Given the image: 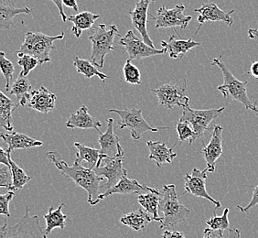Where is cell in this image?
<instances>
[{"mask_svg":"<svg viewBox=\"0 0 258 238\" xmlns=\"http://www.w3.org/2000/svg\"><path fill=\"white\" fill-rule=\"evenodd\" d=\"M160 44L166 50V53H168L171 59H179L182 58L189 50H192L197 46H200L202 43L194 41L192 39L187 40H177L175 36L171 35L169 40H162Z\"/></svg>","mask_w":258,"mask_h":238,"instance_id":"21","label":"cell"},{"mask_svg":"<svg viewBox=\"0 0 258 238\" xmlns=\"http://www.w3.org/2000/svg\"><path fill=\"white\" fill-rule=\"evenodd\" d=\"M11 154L8 149H5L3 148L0 149V163L6 164L8 166H10V155Z\"/></svg>","mask_w":258,"mask_h":238,"instance_id":"43","label":"cell"},{"mask_svg":"<svg viewBox=\"0 0 258 238\" xmlns=\"http://www.w3.org/2000/svg\"><path fill=\"white\" fill-rule=\"evenodd\" d=\"M225 107L213 109H192L190 106L183 107L179 121L189 123L196 134V139H200L209 130L210 125L224 113Z\"/></svg>","mask_w":258,"mask_h":238,"instance_id":"9","label":"cell"},{"mask_svg":"<svg viewBox=\"0 0 258 238\" xmlns=\"http://www.w3.org/2000/svg\"><path fill=\"white\" fill-rule=\"evenodd\" d=\"M99 18L100 15L98 14H94L89 11H84L76 15L71 16L68 18V20L74 24L72 31L75 37L78 39L81 37L84 30L93 29V25Z\"/></svg>","mask_w":258,"mask_h":238,"instance_id":"25","label":"cell"},{"mask_svg":"<svg viewBox=\"0 0 258 238\" xmlns=\"http://www.w3.org/2000/svg\"><path fill=\"white\" fill-rule=\"evenodd\" d=\"M53 3H54L56 7L58 8V10H59V12H60V17H61V20L63 22H66L67 20H68V18L66 17V14H65L64 10H63V3H62V1L63 0H51Z\"/></svg>","mask_w":258,"mask_h":238,"instance_id":"46","label":"cell"},{"mask_svg":"<svg viewBox=\"0 0 258 238\" xmlns=\"http://www.w3.org/2000/svg\"><path fill=\"white\" fill-rule=\"evenodd\" d=\"M17 107L14 101L0 92V125L9 132H14L12 113Z\"/></svg>","mask_w":258,"mask_h":238,"instance_id":"27","label":"cell"},{"mask_svg":"<svg viewBox=\"0 0 258 238\" xmlns=\"http://www.w3.org/2000/svg\"><path fill=\"white\" fill-rule=\"evenodd\" d=\"M120 44L128 54L129 59L131 61L145 59L166 53L165 49L158 50L155 47L147 44L143 39H139L132 30H128L127 33L120 39Z\"/></svg>","mask_w":258,"mask_h":238,"instance_id":"11","label":"cell"},{"mask_svg":"<svg viewBox=\"0 0 258 238\" xmlns=\"http://www.w3.org/2000/svg\"><path fill=\"white\" fill-rule=\"evenodd\" d=\"M119 34L117 26L99 24L92 29L89 40L92 44V63L98 68H103L105 56L114 50L115 35Z\"/></svg>","mask_w":258,"mask_h":238,"instance_id":"4","label":"cell"},{"mask_svg":"<svg viewBox=\"0 0 258 238\" xmlns=\"http://www.w3.org/2000/svg\"><path fill=\"white\" fill-rule=\"evenodd\" d=\"M241 232L239 229H227L224 232V238H240Z\"/></svg>","mask_w":258,"mask_h":238,"instance_id":"45","label":"cell"},{"mask_svg":"<svg viewBox=\"0 0 258 238\" xmlns=\"http://www.w3.org/2000/svg\"><path fill=\"white\" fill-rule=\"evenodd\" d=\"M185 10L186 8L183 4L177 5L171 10L162 6L156 15L150 16V20L154 21L156 29H175L179 27L185 30L192 20L191 16L185 14Z\"/></svg>","mask_w":258,"mask_h":238,"instance_id":"10","label":"cell"},{"mask_svg":"<svg viewBox=\"0 0 258 238\" xmlns=\"http://www.w3.org/2000/svg\"><path fill=\"white\" fill-rule=\"evenodd\" d=\"M120 138L114 134V119H107V129L104 133L100 134L98 142L100 144V159L95 168H99L104 159H114L122 148L119 143Z\"/></svg>","mask_w":258,"mask_h":238,"instance_id":"14","label":"cell"},{"mask_svg":"<svg viewBox=\"0 0 258 238\" xmlns=\"http://www.w3.org/2000/svg\"><path fill=\"white\" fill-rule=\"evenodd\" d=\"M248 37L250 39H258V30L257 29H249Z\"/></svg>","mask_w":258,"mask_h":238,"instance_id":"49","label":"cell"},{"mask_svg":"<svg viewBox=\"0 0 258 238\" xmlns=\"http://www.w3.org/2000/svg\"><path fill=\"white\" fill-rule=\"evenodd\" d=\"M124 149H119V153L114 159H104V166L95 168V171L102 178H106L107 183L103 185L105 190L111 188L119 182L124 174H127L126 169L123 166L124 161Z\"/></svg>","mask_w":258,"mask_h":238,"instance_id":"13","label":"cell"},{"mask_svg":"<svg viewBox=\"0 0 258 238\" xmlns=\"http://www.w3.org/2000/svg\"><path fill=\"white\" fill-rule=\"evenodd\" d=\"M0 238H48L40 225L38 215H30V209L26 206V213L19 222L10 226L5 220L0 228Z\"/></svg>","mask_w":258,"mask_h":238,"instance_id":"6","label":"cell"},{"mask_svg":"<svg viewBox=\"0 0 258 238\" xmlns=\"http://www.w3.org/2000/svg\"><path fill=\"white\" fill-rule=\"evenodd\" d=\"M14 195L15 193L13 191L0 195V213L7 217H10V204Z\"/></svg>","mask_w":258,"mask_h":238,"instance_id":"40","label":"cell"},{"mask_svg":"<svg viewBox=\"0 0 258 238\" xmlns=\"http://www.w3.org/2000/svg\"><path fill=\"white\" fill-rule=\"evenodd\" d=\"M258 204V185L256 187H254L253 189V194H252V198H251V201H250V203H249L247 205H245L244 207L243 206H241V205H237L236 206V209L239 210L241 213H248L249 211L251 210V209L254 207V206H256Z\"/></svg>","mask_w":258,"mask_h":238,"instance_id":"41","label":"cell"},{"mask_svg":"<svg viewBox=\"0 0 258 238\" xmlns=\"http://www.w3.org/2000/svg\"><path fill=\"white\" fill-rule=\"evenodd\" d=\"M157 95L161 106L173 109L175 106H189V97L187 95V83L183 80L179 84H165L156 89H149Z\"/></svg>","mask_w":258,"mask_h":238,"instance_id":"8","label":"cell"},{"mask_svg":"<svg viewBox=\"0 0 258 238\" xmlns=\"http://www.w3.org/2000/svg\"><path fill=\"white\" fill-rule=\"evenodd\" d=\"M249 74H251V75L253 76L254 78L258 79V61L252 64L251 69L249 71Z\"/></svg>","mask_w":258,"mask_h":238,"instance_id":"48","label":"cell"},{"mask_svg":"<svg viewBox=\"0 0 258 238\" xmlns=\"http://www.w3.org/2000/svg\"><path fill=\"white\" fill-rule=\"evenodd\" d=\"M75 146L76 149H78L75 160L78 162H82L85 160L89 164L90 168L95 169V167H96V165L99 161L100 149L90 148L79 142H75Z\"/></svg>","mask_w":258,"mask_h":238,"instance_id":"31","label":"cell"},{"mask_svg":"<svg viewBox=\"0 0 258 238\" xmlns=\"http://www.w3.org/2000/svg\"><path fill=\"white\" fill-rule=\"evenodd\" d=\"M31 88L32 87L30 85V81L27 79L26 76L20 74L10 91V94L15 95L17 97V103H18L17 106H20V105L25 106L26 104H28L30 99V95L32 93Z\"/></svg>","mask_w":258,"mask_h":238,"instance_id":"28","label":"cell"},{"mask_svg":"<svg viewBox=\"0 0 258 238\" xmlns=\"http://www.w3.org/2000/svg\"><path fill=\"white\" fill-rule=\"evenodd\" d=\"M1 138L8 145V150L12 152L16 149H28L38 148L43 145L42 141L30 138L27 135L19 132H12L11 134H1Z\"/></svg>","mask_w":258,"mask_h":238,"instance_id":"23","label":"cell"},{"mask_svg":"<svg viewBox=\"0 0 258 238\" xmlns=\"http://www.w3.org/2000/svg\"><path fill=\"white\" fill-rule=\"evenodd\" d=\"M145 192L155 193L160 195L161 192L158 189L150 188L139 184L137 180H130L127 174H124L122 178L113 187L105 190L99 196V202L113 194H142Z\"/></svg>","mask_w":258,"mask_h":238,"instance_id":"18","label":"cell"},{"mask_svg":"<svg viewBox=\"0 0 258 238\" xmlns=\"http://www.w3.org/2000/svg\"><path fill=\"white\" fill-rule=\"evenodd\" d=\"M124 81L130 85H141V74L139 68L131 63V60L128 59L123 67Z\"/></svg>","mask_w":258,"mask_h":238,"instance_id":"36","label":"cell"},{"mask_svg":"<svg viewBox=\"0 0 258 238\" xmlns=\"http://www.w3.org/2000/svg\"><path fill=\"white\" fill-rule=\"evenodd\" d=\"M0 67L2 74L6 79V89L8 92L10 91V85L13 78V75L15 74V67L10 60L7 58L4 51H0Z\"/></svg>","mask_w":258,"mask_h":238,"instance_id":"35","label":"cell"},{"mask_svg":"<svg viewBox=\"0 0 258 238\" xmlns=\"http://www.w3.org/2000/svg\"><path fill=\"white\" fill-rule=\"evenodd\" d=\"M212 65H216L222 71L224 76V85H219L217 89L222 93L225 99L230 101H236L243 104L246 110H251L254 113H257L258 108L256 102H252L247 94L246 86L248 82H242L237 79L234 75L231 73L228 67L224 65V62L220 58H214L213 60Z\"/></svg>","mask_w":258,"mask_h":238,"instance_id":"2","label":"cell"},{"mask_svg":"<svg viewBox=\"0 0 258 238\" xmlns=\"http://www.w3.org/2000/svg\"><path fill=\"white\" fill-rule=\"evenodd\" d=\"M65 127L72 129H95L102 134L100 131V128L102 127L101 122L89 114L86 105H82L76 113L71 114L68 121L65 123Z\"/></svg>","mask_w":258,"mask_h":238,"instance_id":"20","label":"cell"},{"mask_svg":"<svg viewBox=\"0 0 258 238\" xmlns=\"http://www.w3.org/2000/svg\"><path fill=\"white\" fill-rule=\"evenodd\" d=\"M10 168L12 170V176H13V185L10 191H20L22 190L26 184L31 181V177L27 175L25 171L22 168H20L13 159H11V154L10 155Z\"/></svg>","mask_w":258,"mask_h":238,"instance_id":"33","label":"cell"},{"mask_svg":"<svg viewBox=\"0 0 258 238\" xmlns=\"http://www.w3.org/2000/svg\"><path fill=\"white\" fill-rule=\"evenodd\" d=\"M31 12L30 8H16L10 2H5L1 0L0 2V29L10 30L13 25V20L17 16L22 14H30Z\"/></svg>","mask_w":258,"mask_h":238,"instance_id":"24","label":"cell"},{"mask_svg":"<svg viewBox=\"0 0 258 238\" xmlns=\"http://www.w3.org/2000/svg\"><path fill=\"white\" fill-rule=\"evenodd\" d=\"M162 238H185V235L182 232L166 230V231H164Z\"/></svg>","mask_w":258,"mask_h":238,"instance_id":"44","label":"cell"},{"mask_svg":"<svg viewBox=\"0 0 258 238\" xmlns=\"http://www.w3.org/2000/svg\"><path fill=\"white\" fill-rule=\"evenodd\" d=\"M18 57H19L18 64L21 67L20 74H22L26 77L29 75L32 70H34L38 65H40V62L33 56L18 52Z\"/></svg>","mask_w":258,"mask_h":238,"instance_id":"37","label":"cell"},{"mask_svg":"<svg viewBox=\"0 0 258 238\" xmlns=\"http://www.w3.org/2000/svg\"><path fill=\"white\" fill-rule=\"evenodd\" d=\"M151 221H153V217H150L149 213L143 209L124 214L120 219L121 223L135 231H144Z\"/></svg>","mask_w":258,"mask_h":238,"instance_id":"26","label":"cell"},{"mask_svg":"<svg viewBox=\"0 0 258 238\" xmlns=\"http://www.w3.org/2000/svg\"><path fill=\"white\" fill-rule=\"evenodd\" d=\"M229 213H230L229 208L224 209L222 216H217L216 213H214V217L207 220L206 223L210 226V228L225 231L229 229V226H230L228 219Z\"/></svg>","mask_w":258,"mask_h":238,"instance_id":"38","label":"cell"},{"mask_svg":"<svg viewBox=\"0 0 258 238\" xmlns=\"http://www.w3.org/2000/svg\"><path fill=\"white\" fill-rule=\"evenodd\" d=\"M46 156L50 162L54 164L55 167L60 170L61 176L70 178L86 191L88 194V203L91 205L94 206L99 204V196L103 194L101 190L104 188L101 183L104 178L97 175L95 169L90 167H84L76 160L73 166H69L56 151H49Z\"/></svg>","mask_w":258,"mask_h":238,"instance_id":"1","label":"cell"},{"mask_svg":"<svg viewBox=\"0 0 258 238\" xmlns=\"http://www.w3.org/2000/svg\"><path fill=\"white\" fill-rule=\"evenodd\" d=\"M207 169L200 170L194 168L190 174H185L184 176V189L186 194H191L198 198H204L212 202L215 205V209L221 208L222 204L220 201L213 198L206 190V178Z\"/></svg>","mask_w":258,"mask_h":238,"instance_id":"12","label":"cell"},{"mask_svg":"<svg viewBox=\"0 0 258 238\" xmlns=\"http://www.w3.org/2000/svg\"><path fill=\"white\" fill-rule=\"evenodd\" d=\"M64 33L50 36L42 32L28 31L19 52L33 56L40 62V65L50 62V52L54 50L56 40H62Z\"/></svg>","mask_w":258,"mask_h":238,"instance_id":"5","label":"cell"},{"mask_svg":"<svg viewBox=\"0 0 258 238\" xmlns=\"http://www.w3.org/2000/svg\"><path fill=\"white\" fill-rule=\"evenodd\" d=\"M56 100V94L50 93L44 86H41L40 89L32 91L28 105L31 109L41 114H48L54 109Z\"/></svg>","mask_w":258,"mask_h":238,"instance_id":"19","label":"cell"},{"mask_svg":"<svg viewBox=\"0 0 258 238\" xmlns=\"http://www.w3.org/2000/svg\"><path fill=\"white\" fill-rule=\"evenodd\" d=\"M156 0H139L135 6L134 10L129 12L131 17L132 24L135 29L138 30L141 38L143 39L147 44L155 47L153 40H151L148 29H147V22H148V11L150 3L155 2Z\"/></svg>","mask_w":258,"mask_h":238,"instance_id":"17","label":"cell"},{"mask_svg":"<svg viewBox=\"0 0 258 238\" xmlns=\"http://www.w3.org/2000/svg\"><path fill=\"white\" fill-rule=\"evenodd\" d=\"M223 127L215 125L208 144L205 145L202 154L207 165L208 172H214L216 163L223 154Z\"/></svg>","mask_w":258,"mask_h":238,"instance_id":"16","label":"cell"},{"mask_svg":"<svg viewBox=\"0 0 258 238\" xmlns=\"http://www.w3.org/2000/svg\"><path fill=\"white\" fill-rule=\"evenodd\" d=\"M223 230H214L212 228H205L203 238H224Z\"/></svg>","mask_w":258,"mask_h":238,"instance_id":"42","label":"cell"},{"mask_svg":"<svg viewBox=\"0 0 258 238\" xmlns=\"http://www.w3.org/2000/svg\"><path fill=\"white\" fill-rule=\"evenodd\" d=\"M74 65L77 70V73L85 75L87 79H91L94 76H98L103 82H105V80L108 78L107 75L104 74V73H102V72H100L99 70L97 69V67L93 63H91L87 60L81 59L79 57H75L74 59Z\"/></svg>","mask_w":258,"mask_h":238,"instance_id":"32","label":"cell"},{"mask_svg":"<svg viewBox=\"0 0 258 238\" xmlns=\"http://www.w3.org/2000/svg\"><path fill=\"white\" fill-rule=\"evenodd\" d=\"M195 12L198 13V21L199 27L196 30L195 34H198L199 31L201 30V28L203 27L204 24L208 21L212 22H224L228 27L233 26V20L232 19L231 15L234 13V10H231L229 12H225L223 10H221L219 8V6L216 5L215 3L212 2H207L202 5L201 8L195 9Z\"/></svg>","mask_w":258,"mask_h":238,"instance_id":"15","label":"cell"},{"mask_svg":"<svg viewBox=\"0 0 258 238\" xmlns=\"http://www.w3.org/2000/svg\"><path fill=\"white\" fill-rule=\"evenodd\" d=\"M62 3H63V6L75 10V12H77L79 10V6L77 4L76 0H63Z\"/></svg>","mask_w":258,"mask_h":238,"instance_id":"47","label":"cell"},{"mask_svg":"<svg viewBox=\"0 0 258 238\" xmlns=\"http://www.w3.org/2000/svg\"><path fill=\"white\" fill-rule=\"evenodd\" d=\"M110 113H115L120 116L118 125L120 129H129L131 138L134 140H139L142 136L147 132H157L161 129H168L169 128H159L155 129L147 122L142 115V110L138 108L131 109H108Z\"/></svg>","mask_w":258,"mask_h":238,"instance_id":"7","label":"cell"},{"mask_svg":"<svg viewBox=\"0 0 258 238\" xmlns=\"http://www.w3.org/2000/svg\"><path fill=\"white\" fill-rule=\"evenodd\" d=\"M159 211L164 213L160 228H173L177 224L185 222L190 213V210L179 202L175 184L164 185L159 201Z\"/></svg>","mask_w":258,"mask_h":238,"instance_id":"3","label":"cell"},{"mask_svg":"<svg viewBox=\"0 0 258 238\" xmlns=\"http://www.w3.org/2000/svg\"><path fill=\"white\" fill-rule=\"evenodd\" d=\"M176 144H174L171 148H169L161 141H147V147L150 152L149 159H153L159 168L164 163H172L173 159L177 157V153L173 151Z\"/></svg>","mask_w":258,"mask_h":238,"instance_id":"22","label":"cell"},{"mask_svg":"<svg viewBox=\"0 0 258 238\" xmlns=\"http://www.w3.org/2000/svg\"><path fill=\"white\" fill-rule=\"evenodd\" d=\"M160 195L155 193L139 194L138 196V201L145 211L153 215V220L156 222H159L161 224L163 222V218H160L159 215Z\"/></svg>","mask_w":258,"mask_h":238,"instance_id":"30","label":"cell"},{"mask_svg":"<svg viewBox=\"0 0 258 238\" xmlns=\"http://www.w3.org/2000/svg\"><path fill=\"white\" fill-rule=\"evenodd\" d=\"M13 185V176L10 166L6 164L0 165V187L11 190Z\"/></svg>","mask_w":258,"mask_h":238,"instance_id":"39","label":"cell"},{"mask_svg":"<svg viewBox=\"0 0 258 238\" xmlns=\"http://www.w3.org/2000/svg\"><path fill=\"white\" fill-rule=\"evenodd\" d=\"M175 127L179 135V142L189 141V144L191 145L195 140H197L194 129L189 123L179 120L177 123H175Z\"/></svg>","mask_w":258,"mask_h":238,"instance_id":"34","label":"cell"},{"mask_svg":"<svg viewBox=\"0 0 258 238\" xmlns=\"http://www.w3.org/2000/svg\"><path fill=\"white\" fill-rule=\"evenodd\" d=\"M63 206H64V204H60L59 207L56 210H54V208L51 206L49 208L48 213L43 214V217H44L45 221H46L45 233L47 235L50 234L53 229L65 228L66 220L68 218V216L62 213Z\"/></svg>","mask_w":258,"mask_h":238,"instance_id":"29","label":"cell"}]
</instances>
